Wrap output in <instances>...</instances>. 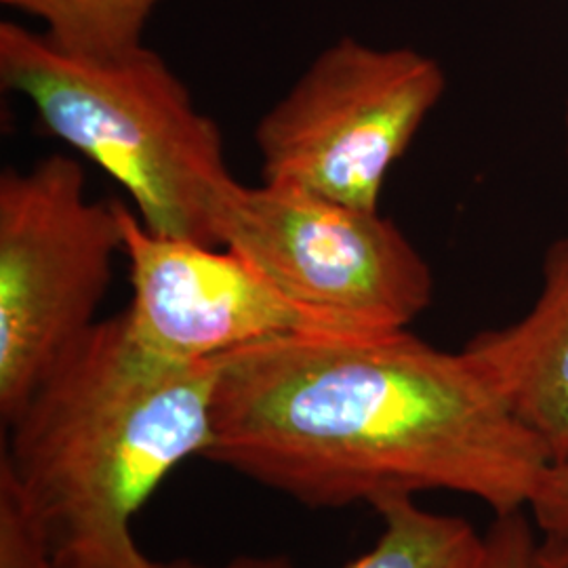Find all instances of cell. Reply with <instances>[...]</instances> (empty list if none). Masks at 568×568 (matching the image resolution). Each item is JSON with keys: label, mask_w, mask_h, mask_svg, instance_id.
<instances>
[{"label": "cell", "mask_w": 568, "mask_h": 568, "mask_svg": "<svg viewBox=\"0 0 568 568\" xmlns=\"http://www.w3.org/2000/svg\"><path fill=\"white\" fill-rule=\"evenodd\" d=\"M539 544L525 509L495 516L476 568H539Z\"/></svg>", "instance_id": "obj_12"}, {"label": "cell", "mask_w": 568, "mask_h": 568, "mask_svg": "<svg viewBox=\"0 0 568 568\" xmlns=\"http://www.w3.org/2000/svg\"><path fill=\"white\" fill-rule=\"evenodd\" d=\"M0 84L32 103L51 135L121 183L148 230L220 246L215 209L234 180L224 140L156 51L142 44L87 58L2 21Z\"/></svg>", "instance_id": "obj_3"}, {"label": "cell", "mask_w": 568, "mask_h": 568, "mask_svg": "<svg viewBox=\"0 0 568 568\" xmlns=\"http://www.w3.org/2000/svg\"><path fill=\"white\" fill-rule=\"evenodd\" d=\"M565 135H567V154H568V105H567V114H565Z\"/></svg>", "instance_id": "obj_15"}, {"label": "cell", "mask_w": 568, "mask_h": 568, "mask_svg": "<svg viewBox=\"0 0 568 568\" xmlns=\"http://www.w3.org/2000/svg\"><path fill=\"white\" fill-rule=\"evenodd\" d=\"M215 234L288 302L339 333L405 331L434 300L426 257L382 211L232 180L217 201Z\"/></svg>", "instance_id": "obj_5"}, {"label": "cell", "mask_w": 568, "mask_h": 568, "mask_svg": "<svg viewBox=\"0 0 568 568\" xmlns=\"http://www.w3.org/2000/svg\"><path fill=\"white\" fill-rule=\"evenodd\" d=\"M527 314L483 331L464 352L501 394L549 462L568 459V236L549 244Z\"/></svg>", "instance_id": "obj_8"}, {"label": "cell", "mask_w": 568, "mask_h": 568, "mask_svg": "<svg viewBox=\"0 0 568 568\" xmlns=\"http://www.w3.org/2000/svg\"><path fill=\"white\" fill-rule=\"evenodd\" d=\"M122 234L77 159L0 175V417L9 427L61 356L95 325Z\"/></svg>", "instance_id": "obj_4"}, {"label": "cell", "mask_w": 568, "mask_h": 568, "mask_svg": "<svg viewBox=\"0 0 568 568\" xmlns=\"http://www.w3.org/2000/svg\"><path fill=\"white\" fill-rule=\"evenodd\" d=\"M47 23V37L68 53L112 58L143 44V30L163 0H2Z\"/></svg>", "instance_id": "obj_10"}, {"label": "cell", "mask_w": 568, "mask_h": 568, "mask_svg": "<svg viewBox=\"0 0 568 568\" xmlns=\"http://www.w3.org/2000/svg\"><path fill=\"white\" fill-rule=\"evenodd\" d=\"M217 361L175 363L119 314L91 326L9 426L0 455L58 568H156L133 523L164 478L213 440Z\"/></svg>", "instance_id": "obj_2"}, {"label": "cell", "mask_w": 568, "mask_h": 568, "mask_svg": "<svg viewBox=\"0 0 568 568\" xmlns=\"http://www.w3.org/2000/svg\"><path fill=\"white\" fill-rule=\"evenodd\" d=\"M373 509L384 530L375 546L344 568H476L485 535L459 516L419 508L413 497H387ZM156 568H293L284 558L241 556L225 565L194 560L159 562Z\"/></svg>", "instance_id": "obj_9"}, {"label": "cell", "mask_w": 568, "mask_h": 568, "mask_svg": "<svg viewBox=\"0 0 568 568\" xmlns=\"http://www.w3.org/2000/svg\"><path fill=\"white\" fill-rule=\"evenodd\" d=\"M528 509L541 539L568 549V459L549 462Z\"/></svg>", "instance_id": "obj_13"}, {"label": "cell", "mask_w": 568, "mask_h": 568, "mask_svg": "<svg viewBox=\"0 0 568 568\" xmlns=\"http://www.w3.org/2000/svg\"><path fill=\"white\" fill-rule=\"evenodd\" d=\"M114 209L133 286L122 316L148 352L194 365L284 335L339 333L288 302L234 251L169 239L121 201Z\"/></svg>", "instance_id": "obj_7"}, {"label": "cell", "mask_w": 568, "mask_h": 568, "mask_svg": "<svg viewBox=\"0 0 568 568\" xmlns=\"http://www.w3.org/2000/svg\"><path fill=\"white\" fill-rule=\"evenodd\" d=\"M204 459L305 508L450 490L528 508L549 459L466 352L408 331L300 333L217 358Z\"/></svg>", "instance_id": "obj_1"}, {"label": "cell", "mask_w": 568, "mask_h": 568, "mask_svg": "<svg viewBox=\"0 0 568 568\" xmlns=\"http://www.w3.org/2000/svg\"><path fill=\"white\" fill-rule=\"evenodd\" d=\"M447 91L440 63L352 37L328 44L255 129L262 182L379 211L387 173Z\"/></svg>", "instance_id": "obj_6"}, {"label": "cell", "mask_w": 568, "mask_h": 568, "mask_svg": "<svg viewBox=\"0 0 568 568\" xmlns=\"http://www.w3.org/2000/svg\"><path fill=\"white\" fill-rule=\"evenodd\" d=\"M0 568H58L49 537L11 464L0 455Z\"/></svg>", "instance_id": "obj_11"}, {"label": "cell", "mask_w": 568, "mask_h": 568, "mask_svg": "<svg viewBox=\"0 0 568 568\" xmlns=\"http://www.w3.org/2000/svg\"><path fill=\"white\" fill-rule=\"evenodd\" d=\"M539 568H568V549L541 539Z\"/></svg>", "instance_id": "obj_14"}]
</instances>
